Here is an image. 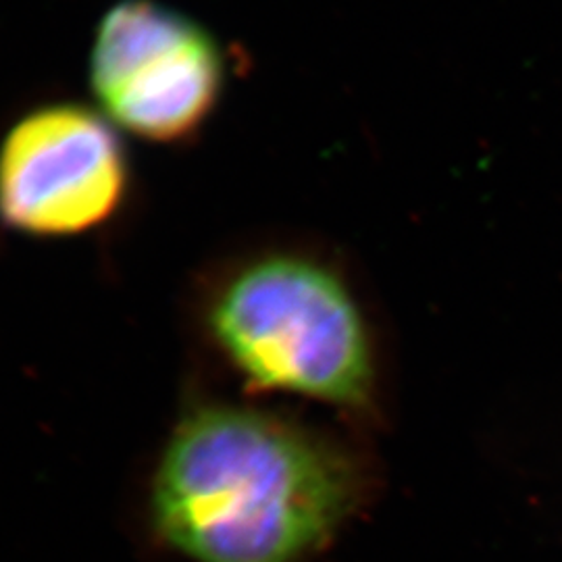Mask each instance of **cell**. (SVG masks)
Segmentation results:
<instances>
[{
	"instance_id": "obj_2",
	"label": "cell",
	"mask_w": 562,
	"mask_h": 562,
	"mask_svg": "<svg viewBox=\"0 0 562 562\" xmlns=\"http://www.w3.org/2000/svg\"><path fill=\"white\" fill-rule=\"evenodd\" d=\"M220 352L255 387L369 411L378 350L350 281L301 250H269L223 278L206 306Z\"/></svg>"
},
{
	"instance_id": "obj_1",
	"label": "cell",
	"mask_w": 562,
	"mask_h": 562,
	"mask_svg": "<svg viewBox=\"0 0 562 562\" xmlns=\"http://www.w3.org/2000/svg\"><path fill=\"white\" fill-rule=\"evenodd\" d=\"M364 475L340 443L234 404L178 423L150 485L157 536L192 562H304L361 504Z\"/></svg>"
},
{
	"instance_id": "obj_3",
	"label": "cell",
	"mask_w": 562,
	"mask_h": 562,
	"mask_svg": "<svg viewBox=\"0 0 562 562\" xmlns=\"http://www.w3.org/2000/svg\"><path fill=\"white\" fill-rule=\"evenodd\" d=\"M88 80L102 115L148 142L194 136L222 101L217 38L159 0H120L97 25Z\"/></svg>"
},
{
	"instance_id": "obj_4",
	"label": "cell",
	"mask_w": 562,
	"mask_h": 562,
	"mask_svg": "<svg viewBox=\"0 0 562 562\" xmlns=\"http://www.w3.org/2000/svg\"><path fill=\"white\" fill-rule=\"evenodd\" d=\"M130 161L115 125L80 102L27 111L0 140V222L32 238H74L115 217Z\"/></svg>"
}]
</instances>
